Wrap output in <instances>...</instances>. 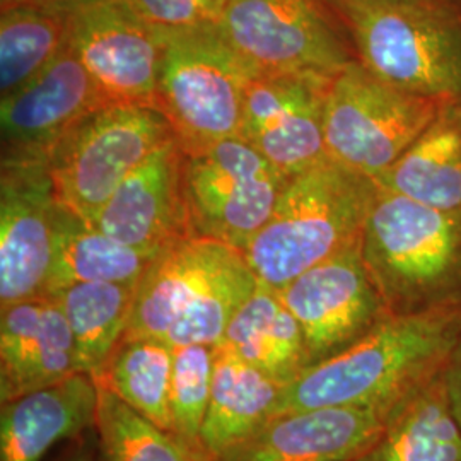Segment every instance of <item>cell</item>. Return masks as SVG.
<instances>
[{
	"label": "cell",
	"instance_id": "obj_1",
	"mask_svg": "<svg viewBox=\"0 0 461 461\" xmlns=\"http://www.w3.org/2000/svg\"><path fill=\"white\" fill-rule=\"evenodd\" d=\"M460 331L461 310L390 314L356 344L284 384L274 415L321 407L392 409L445 367Z\"/></svg>",
	"mask_w": 461,
	"mask_h": 461
},
{
	"label": "cell",
	"instance_id": "obj_2",
	"mask_svg": "<svg viewBox=\"0 0 461 461\" xmlns=\"http://www.w3.org/2000/svg\"><path fill=\"white\" fill-rule=\"evenodd\" d=\"M378 183L325 158L289 178L274 214L245 248L255 277L272 289L357 243Z\"/></svg>",
	"mask_w": 461,
	"mask_h": 461
},
{
	"label": "cell",
	"instance_id": "obj_3",
	"mask_svg": "<svg viewBox=\"0 0 461 461\" xmlns=\"http://www.w3.org/2000/svg\"><path fill=\"white\" fill-rule=\"evenodd\" d=\"M361 249L390 314L461 310V212L378 186Z\"/></svg>",
	"mask_w": 461,
	"mask_h": 461
},
{
	"label": "cell",
	"instance_id": "obj_4",
	"mask_svg": "<svg viewBox=\"0 0 461 461\" xmlns=\"http://www.w3.org/2000/svg\"><path fill=\"white\" fill-rule=\"evenodd\" d=\"M330 11L357 60L386 83L461 101V0H340Z\"/></svg>",
	"mask_w": 461,
	"mask_h": 461
},
{
	"label": "cell",
	"instance_id": "obj_5",
	"mask_svg": "<svg viewBox=\"0 0 461 461\" xmlns=\"http://www.w3.org/2000/svg\"><path fill=\"white\" fill-rule=\"evenodd\" d=\"M161 60L154 108L186 152L238 137L248 86L258 74L215 26L158 30Z\"/></svg>",
	"mask_w": 461,
	"mask_h": 461
},
{
	"label": "cell",
	"instance_id": "obj_6",
	"mask_svg": "<svg viewBox=\"0 0 461 461\" xmlns=\"http://www.w3.org/2000/svg\"><path fill=\"white\" fill-rule=\"evenodd\" d=\"M175 137L150 106H104L84 116L47 156L57 203L93 224L120 183Z\"/></svg>",
	"mask_w": 461,
	"mask_h": 461
},
{
	"label": "cell",
	"instance_id": "obj_7",
	"mask_svg": "<svg viewBox=\"0 0 461 461\" xmlns=\"http://www.w3.org/2000/svg\"><path fill=\"white\" fill-rule=\"evenodd\" d=\"M441 106V101L386 83L356 59L327 87V158L378 182Z\"/></svg>",
	"mask_w": 461,
	"mask_h": 461
},
{
	"label": "cell",
	"instance_id": "obj_8",
	"mask_svg": "<svg viewBox=\"0 0 461 461\" xmlns=\"http://www.w3.org/2000/svg\"><path fill=\"white\" fill-rule=\"evenodd\" d=\"M217 28L258 74L331 81L357 59L321 0H228Z\"/></svg>",
	"mask_w": 461,
	"mask_h": 461
},
{
	"label": "cell",
	"instance_id": "obj_9",
	"mask_svg": "<svg viewBox=\"0 0 461 461\" xmlns=\"http://www.w3.org/2000/svg\"><path fill=\"white\" fill-rule=\"evenodd\" d=\"M287 182L241 137L186 152L185 195L192 230L245 251L274 214Z\"/></svg>",
	"mask_w": 461,
	"mask_h": 461
},
{
	"label": "cell",
	"instance_id": "obj_10",
	"mask_svg": "<svg viewBox=\"0 0 461 461\" xmlns=\"http://www.w3.org/2000/svg\"><path fill=\"white\" fill-rule=\"evenodd\" d=\"M68 49L83 62L106 106L154 108L161 38L125 0L77 2Z\"/></svg>",
	"mask_w": 461,
	"mask_h": 461
},
{
	"label": "cell",
	"instance_id": "obj_11",
	"mask_svg": "<svg viewBox=\"0 0 461 461\" xmlns=\"http://www.w3.org/2000/svg\"><path fill=\"white\" fill-rule=\"evenodd\" d=\"M279 293L301 325L310 366L346 350L390 316L364 262L361 240Z\"/></svg>",
	"mask_w": 461,
	"mask_h": 461
},
{
	"label": "cell",
	"instance_id": "obj_12",
	"mask_svg": "<svg viewBox=\"0 0 461 461\" xmlns=\"http://www.w3.org/2000/svg\"><path fill=\"white\" fill-rule=\"evenodd\" d=\"M57 200L45 161H2L0 308L49 297Z\"/></svg>",
	"mask_w": 461,
	"mask_h": 461
},
{
	"label": "cell",
	"instance_id": "obj_13",
	"mask_svg": "<svg viewBox=\"0 0 461 461\" xmlns=\"http://www.w3.org/2000/svg\"><path fill=\"white\" fill-rule=\"evenodd\" d=\"M330 81L257 74L248 86L238 137L293 178L327 158L325 98Z\"/></svg>",
	"mask_w": 461,
	"mask_h": 461
},
{
	"label": "cell",
	"instance_id": "obj_14",
	"mask_svg": "<svg viewBox=\"0 0 461 461\" xmlns=\"http://www.w3.org/2000/svg\"><path fill=\"white\" fill-rule=\"evenodd\" d=\"M83 62L67 49L13 95L0 99L2 161H45L84 116L104 108Z\"/></svg>",
	"mask_w": 461,
	"mask_h": 461
},
{
	"label": "cell",
	"instance_id": "obj_15",
	"mask_svg": "<svg viewBox=\"0 0 461 461\" xmlns=\"http://www.w3.org/2000/svg\"><path fill=\"white\" fill-rule=\"evenodd\" d=\"M185 159L180 140H167L120 183L93 226L154 255L195 236L185 195Z\"/></svg>",
	"mask_w": 461,
	"mask_h": 461
},
{
	"label": "cell",
	"instance_id": "obj_16",
	"mask_svg": "<svg viewBox=\"0 0 461 461\" xmlns=\"http://www.w3.org/2000/svg\"><path fill=\"white\" fill-rule=\"evenodd\" d=\"M395 407L277 413L215 461H352L378 438Z\"/></svg>",
	"mask_w": 461,
	"mask_h": 461
},
{
	"label": "cell",
	"instance_id": "obj_17",
	"mask_svg": "<svg viewBox=\"0 0 461 461\" xmlns=\"http://www.w3.org/2000/svg\"><path fill=\"white\" fill-rule=\"evenodd\" d=\"M79 373L76 340L55 299L0 308V403Z\"/></svg>",
	"mask_w": 461,
	"mask_h": 461
},
{
	"label": "cell",
	"instance_id": "obj_18",
	"mask_svg": "<svg viewBox=\"0 0 461 461\" xmlns=\"http://www.w3.org/2000/svg\"><path fill=\"white\" fill-rule=\"evenodd\" d=\"M99 386L89 375L0 403V461H41L62 441L96 428Z\"/></svg>",
	"mask_w": 461,
	"mask_h": 461
},
{
	"label": "cell",
	"instance_id": "obj_19",
	"mask_svg": "<svg viewBox=\"0 0 461 461\" xmlns=\"http://www.w3.org/2000/svg\"><path fill=\"white\" fill-rule=\"evenodd\" d=\"M236 248L192 236L163 249L137 284L131 321L123 339L166 333Z\"/></svg>",
	"mask_w": 461,
	"mask_h": 461
},
{
	"label": "cell",
	"instance_id": "obj_20",
	"mask_svg": "<svg viewBox=\"0 0 461 461\" xmlns=\"http://www.w3.org/2000/svg\"><path fill=\"white\" fill-rule=\"evenodd\" d=\"M352 461H461V422L445 367L396 405L378 438Z\"/></svg>",
	"mask_w": 461,
	"mask_h": 461
},
{
	"label": "cell",
	"instance_id": "obj_21",
	"mask_svg": "<svg viewBox=\"0 0 461 461\" xmlns=\"http://www.w3.org/2000/svg\"><path fill=\"white\" fill-rule=\"evenodd\" d=\"M376 183L429 207L461 212V101L443 103L428 129Z\"/></svg>",
	"mask_w": 461,
	"mask_h": 461
},
{
	"label": "cell",
	"instance_id": "obj_22",
	"mask_svg": "<svg viewBox=\"0 0 461 461\" xmlns=\"http://www.w3.org/2000/svg\"><path fill=\"white\" fill-rule=\"evenodd\" d=\"M219 347L287 384L310 367V354L296 316L277 289L257 285L234 314Z\"/></svg>",
	"mask_w": 461,
	"mask_h": 461
},
{
	"label": "cell",
	"instance_id": "obj_23",
	"mask_svg": "<svg viewBox=\"0 0 461 461\" xmlns=\"http://www.w3.org/2000/svg\"><path fill=\"white\" fill-rule=\"evenodd\" d=\"M284 383L217 346L214 381L200 445L217 460L265 424L279 403Z\"/></svg>",
	"mask_w": 461,
	"mask_h": 461
},
{
	"label": "cell",
	"instance_id": "obj_24",
	"mask_svg": "<svg viewBox=\"0 0 461 461\" xmlns=\"http://www.w3.org/2000/svg\"><path fill=\"white\" fill-rule=\"evenodd\" d=\"M158 255L116 241L57 203L49 296L77 282L137 284Z\"/></svg>",
	"mask_w": 461,
	"mask_h": 461
},
{
	"label": "cell",
	"instance_id": "obj_25",
	"mask_svg": "<svg viewBox=\"0 0 461 461\" xmlns=\"http://www.w3.org/2000/svg\"><path fill=\"white\" fill-rule=\"evenodd\" d=\"M76 4L0 5V96L13 95L68 45Z\"/></svg>",
	"mask_w": 461,
	"mask_h": 461
},
{
	"label": "cell",
	"instance_id": "obj_26",
	"mask_svg": "<svg viewBox=\"0 0 461 461\" xmlns=\"http://www.w3.org/2000/svg\"><path fill=\"white\" fill-rule=\"evenodd\" d=\"M137 284L77 282L50 294L66 314L84 375L96 378L125 337Z\"/></svg>",
	"mask_w": 461,
	"mask_h": 461
},
{
	"label": "cell",
	"instance_id": "obj_27",
	"mask_svg": "<svg viewBox=\"0 0 461 461\" xmlns=\"http://www.w3.org/2000/svg\"><path fill=\"white\" fill-rule=\"evenodd\" d=\"M175 347L165 339H122L95 381L158 426L171 430Z\"/></svg>",
	"mask_w": 461,
	"mask_h": 461
},
{
	"label": "cell",
	"instance_id": "obj_28",
	"mask_svg": "<svg viewBox=\"0 0 461 461\" xmlns=\"http://www.w3.org/2000/svg\"><path fill=\"white\" fill-rule=\"evenodd\" d=\"M257 285L258 280L243 251L234 249L175 320L166 333V342L173 347L219 346L234 314L247 303Z\"/></svg>",
	"mask_w": 461,
	"mask_h": 461
},
{
	"label": "cell",
	"instance_id": "obj_29",
	"mask_svg": "<svg viewBox=\"0 0 461 461\" xmlns=\"http://www.w3.org/2000/svg\"><path fill=\"white\" fill-rule=\"evenodd\" d=\"M96 430L106 461H214L101 386Z\"/></svg>",
	"mask_w": 461,
	"mask_h": 461
},
{
	"label": "cell",
	"instance_id": "obj_30",
	"mask_svg": "<svg viewBox=\"0 0 461 461\" xmlns=\"http://www.w3.org/2000/svg\"><path fill=\"white\" fill-rule=\"evenodd\" d=\"M215 357L217 346L175 347L169 390L171 430L198 447H202L200 432L212 395Z\"/></svg>",
	"mask_w": 461,
	"mask_h": 461
},
{
	"label": "cell",
	"instance_id": "obj_31",
	"mask_svg": "<svg viewBox=\"0 0 461 461\" xmlns=\"http://www.w3.org/2000/svg\"><path fill=\"white\" fill-rule=\"evenodd\" d=\"M137 16L156 30L215 26L228 0H125Z\"/></svg>",
	"mask_w": 461,
	"mask_h": 461
},
{
	"label": "cell",
	"instance_id": "obj_32",
	"mask_svg": "<svg viewBox=\"0 0 461 461\" xmlns=\"http://www.w3.org/2000/svg\"><path fill=\"white\" fill-rule=\"evenodd\" d=\"M445 381L451 407L461 422V331L446 361Z\"/></svg>",
	"mask_w": 461,
	"mask_h": 461
},
{
	"label": "cell",
	"instance_id": "obj_33",
	"mask_svg": "<svg viewBox=\"0 0 461 461\" xmlns=\"http://www.w3.org/2000/svg\"><path fill=\"white\" fill-rule=\"evenodd\" d=\"M81 0H0V5L13 4H77Z\"/></svg>",
	"mask_w": 461,
	"mask_h": 461
},
{
	"label": "cell",
	"instance_id": "obj_34",
	"mask_svg": "<svg viewBox=\"0 0 461 461\" xmlns=\"http://www.w3.org/2000/svg\"><path fill=\"white\" fill-rule=\"evenodd\" d=\"M72 461H93V460H91V458H76V460H72Z\"/></svg>",
	"mask_w": 461,
	"mask_h": 461
},
{
	"label": "cell",
	"instance_id": "obj_35",
	"mask_svg": "<svg viewBox=\"0 0 461 461\" xmlns=\"http://www.w3.org/2000/svg\"><path fill=\"white\" fill-rule=\"evenodd\" d=\"M323 4H330V2H340V0H321Z\"/></svg>",
	"mask_w": 461,
	"mask_h": 461
}]
</instances>
